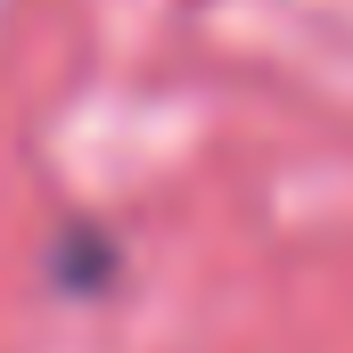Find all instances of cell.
I'll use <instances>...</instances> for the list:
<instances>
[{"mask_svg": "<svg viewBox=\"0 0 353 353\" xmlns=\"http://www.w3.org/2000/svg\"><path fill=\"white\" fill-rule=\"evenodd\" d=\"M58 279H66V296H99V288L115 279V247H107L90 222H74V230L58 239Z\"/></svg>", "mask_w": 353, "mask_h": 353, "instance_id": "cell-1", "label": "cell"}]
</instances>
